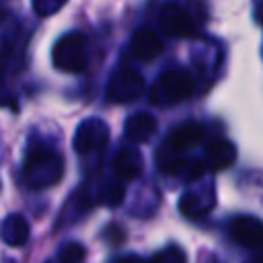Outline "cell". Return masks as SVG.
Wrapping results in <instances>:
<instances>
[{"label":"cell","mask_w":263,"mask_h":263,"mask_svg":"<svg viewBox=\"0 0 263 263\" xmlns=\"http://www.w3.org/2000/svg\"><path fill=\"white\" fill-rule=\"evenodd\" d=\"M64 166L62 158L49 148H31L25 164H23V179L31 189H45L55 185L62 179Z\"/></svg>","instance_id":"6da1fadb"},{"label":"cell","mask_w":263,"mask_h":263,"mask_svg":"<svg viewBox=\"0 0 263 263\" xmlns=\"http://www.w3.org/2000/svg\"><path fill=\"white\" fill-rule=\"evenodd\" d=\"M193 90V78L187 70H168L156 78L150 88L152 105H173L187 99Z\"/></svg>","instance_id":"7a4b0ae2"},{"label":"cell","mask_w":263,"mask_h":263,"mask_svg":"<svg viewBox=\"0 0 263 263\" xmlns=\"http://www.w3.org/2000/svg\"><path fill=\"white\" fill-rule=\"evenodd\" d=\"M51 60H53V66L62 72H82L86 68V39L82 33H66L62 35L53 49H51Z\"/></svg>","instance_id":"3957f363"},{"label":"cell","mask_w":263,"mask_h":263,"mask_svg":"<svg viewBox=\"0 0 263 263\" xmlns=\"http://www.w3.org/2000/svg\"><path fill=\"white\" fill-rule=\"evenodd\" d=\"M144 92V78L129 68L117 70L107 84V99L111 103H132Z\"/></svg>","instance_id":"277c9868"},{"label":"cell","mask_w":263,"mask_h":263,"mask_svg":"<svg viewBox=\"0 0 263 263\" xmlns=\"http://www.w3.org/2000/svg\"><path fill=\"white\" fill-rule=\"evenodd\" d=\"M158 25L171 37H189L195 31V25H193V18L189 16V12L175 2H166L160 8Z\"/></svg>","instance_id":"5b68a950"},{"label":"cell","mask_w":263,"mask_h":263,"mask_svg":"<svg viewBox=\"0 0 263 263\" xmlns=\"http://www.w3.org/2000/svg\"><path fill=\"white\" fill-rule=\"evenodd\" d=\"M109 140V127L101 119H88L78 125L76 136H74V148L76 152L84 154L97 148H103Z\"/></svg>","instance_id":"8992f818"},{"label":"cell","mask_w":263,"mask_h":263,"mask_svg":"<svg viewBox=\"0 0 263 263\" xmlns=\"http://www.w3.org/2000/svg\"><path fill=\"white\" fill-rule=\"evenodd\" d=\"M230 236L249 249H257L263 245V222L253 216H238L230 222Z\"/></svg>","instance_id":"52a82bcc"},{"label":"cell","mask_w":263,"mask_h":263,"mask_svg":"<svg viewBox=\"0 0 263 263\" xmlns=\"http://www.w3.org/2000/svg\"><path fill=\"white\" fill-rule=\"evenodd\" d=\"M162 51V41L160 37L148 29V27H142L134 33L132 37V53L140 60V62H152L154 58H158Z\"/></svg>","instance_id":"ba28073f"},{"label":"cell","mask_w":263,"mask_h":263,"mask_svg":"<svg viewBox=\"0 0 263 263\" xmlns=\"http://www.w3.org/2000/svg\"><path fill=\"white\" fill-rule=\"evenodd\" d=\"M156 119H154V115H150V113H136V115H132L127 121H125V138L127 140H132L134 144H144V142H148L152 136H154V132H156Z\"/></svg>","instance_id":"9c48e42d"},{"label":"cell","mask_w":263,"mask_h":263,"mask_svg":"<svg viewBox=\"0 0 263 263\" xmlns=\"http://www.w3.org/2000/svg\"><path fill=\"white\" fill-rule=\"evenodd\" d=\"M0 238L8 247H23L29 240V222L21 214H10L0 224Z\"/></svg>","instance_id":"30bf717a"},{"label":"cell","mask_w":263,"mask_h":263,"mask_svg":"<svg viewBox=\"0 0 263 263\" xmlns=\"http://www.w3.org/2000/svg\"><path fill=\"white\" fill-rule=\"evenodd\" d=\"M203 140V125L201 123H195V121H187L183 125H179L171 138H168V148L175 150V152H181V150H187L195 144H199Z\"/></svg>","instance_id":"8fae6325"},{"label":"cell","mask_w":263,"mask_h":263,"mask_svg":"<svg viewBox=\"0 0 263 263\" xmlns=\"http://www.w3.org/2000/svg\"><path fill=\"white\" fill-rule=\"evenodd\" d=\"M142 171V156L136 148H123L117 152L113 160V173L121 181H132L140 175Z\"/></svg>","instance_id":"7c38bea8"},{"label":"cell","mask_w":263,"mask_h":263,"mask_svg":"<svg viewBox=\"0 0 263 263\" xmlns=\"http://www.w3.org/2000/svg\"><path fill=\"white\" fill-rule=\"evenodd\" d=\"M236 158V150L226 140H216L205 148V164L212 171H224L228 168Z\"/></svg>","instance_id":"4fadbf2b"},{"label":"cell","mask_w":263,"mask_h":263,"mask_svg":"<svg viewBox=\"0 0 263 263\" xmlns=\"http://www.w3.org/2000/svg\"><path fill=\"white\" fill-rule=\"evenodd\" d=\"M84 257H86V249L80 242H68L62 247L58 261L60 263H82Z\"/></svg>","instance_id":"5bb4252c"},{"label":"cell","mask_w":263,"mask_h":263,"mask_svg":"<svg viewBox=\"0 0 263 263\" xmlns=\"http://www.w3.org/2000/svg\"><path fill=\"white\" fill-rule=\"evenodd\" d=\"M123 193H125L123 183H121V181H111V183L105 185L103 195H101V201H103L105 205H111V208H113V205H119L121 199H123Z\"/></svg>","instance_id":"9a60e30c"},{"label":"cell","mask_w":263,"mask_h":263,"mask_svg":"<svg viewBox=\"0 0 263 263\" xmlns=\"http://www.w3.org/2000/svg\"><path fill=\"white\" fill-rule=\"evenodd\" d=\"M148 263H185V253L177 247H166L164 251L156 253Z\"/></svg>","instance_id":"2e32d148"},{"label":"cell","mask_w":263,"mask_h":263,"mask_svg":"<svg viewBox=\"0 0 263 263\" xmlns=\"http://www.w3.org/2000/svg\"><path fill=\"white\" fill-rule=\"evenodd\" d=\"M68 0H33V10L39 16H49L53 12H58Z\"/></svg>","instance_id":"e0dca14e"},{"label":"cell","mask_w":263,"mask_h":263,"mask_svg":"<svg viewBox=\"0 0 263 263\" xmlns=\"http://www.w3.org/2000/svg\"><path fill=\"white\" fill-rule=\"evenodd\" d=\"M105 234H111V238H109V242H111V245H119V242L125 238V234H123L121 226H109Z\"/></svg>","instance_id":"ac0fdd59"},{"label":"cell","mask_w":263,"mask_h":263,"mask_svg":"<svg viewBox=\"0 0 263 263\" xmlns=\"http://www.w3.org/2000/svg\"><path fill=\"white\" fill-rule=\"evenodd\" d=\"M115 263H146L142 257H138V255H127V257H121V259H117Z\"/></svg>","instance_id":"d6986e66"},{"label":"cell","mask_w":263,"mask_h":263,"mask_svg":"<svg viewBox=\"0 0 263 263\" xmlns=\"http://www.w3.org/2000/svg\"><path fill=\"white\" fill-rule=\"evenodd\" d=\"M253 263H263V257H259V259H255Z\"/></svg>","instance_id":"ffe728a7"}]
</instances>
